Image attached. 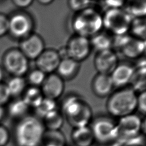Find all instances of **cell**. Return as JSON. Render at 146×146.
Listing matches in <instances>:
<instances>
[{
  "mask_svg": "<svg viewBox=\"0 0 146 146\" xmlns=\"http://www.w3.org/2000/svg\"><path fill=\"white\" fill-rule=\"evenodd\" d=\"M145 60L144 59L140 60L137 66L135 67V71L130 82L131 87L136 92L140 93L145 91Z\"/></svg>",
  "mask_w": 146,
  "mask_h": 146,
  "instance_id": "20",
  "label": "cell"
},
{
  "mask_svg": "<svg viewBox=\"0 0 146 146\" xmlns=\"http://www.w3.org/2000/svg\"><path fill=\"white\" fill-rule=\"evenodd\" d=\"M29 108L22 99H17L9 104L7 112L10 117L19 120L27 116Z\"/></svg>",
  "mask_w": 146,
  "mask_h": 146,
  "instance_id": "24",
  "label": "cell"
},
{
  "mask_svg": "<svg viewBox=\"0 0 146 146\" xmlns=\"http://www.w3.org/2000/svg\"><path fill=\"white\" fill-rule=\"evenodd\" d=\"M46 77L45 73L36 68L29 73L27 80L31 84V86L39 87L42 86Z\"/></svg>",
  "mask_w": 146,
  "mask_h": 146,
  "instance_id": "30",
  "label": "cell"
},
{
  "mask_svg": "<svg viewBox=\"0 0 146 146\" xmlns=\"http://www.w3.org/2000/svg\"><path fill=\"white\" fill-rule=\"evenodd\" d=\"M136 92L130 87L120 88L112 92L106 103L109 114L113 117H121L133 113L137 107Z\"/></svg>",
  "mask_w": 146,
  "mask_h": 146,
  "instance_id": "3",
  "label": "cell"
},
{
  "mask_svg": "<svg viewBox=\"0 0 146 146\" xmlns=\"http://www.w3.org/2000/svg\"><path fill=\"white\" fill-rule=\"evenodd\" d=\"M58 54L60 59V60L69 58L68 53L67 51V49L66 48V46H62L59 48L58 50H57Z\"/></svg>",
  "mask_w": 146,
  "mask_h": 146,
  "instance_id": "38",
  "label": "cell"
},
{
  "mask_svg": "<svg viewBox=\"0 0 146 146\" xmlns=\"http://www.w3.org/2000/svg\"><path fill=\"white\" fill-rule=\"evenodd\" d=\"M123 9L132 18H143L146 13V2L144 1L125 2Z\"/></svg>",
  "mask_w": 146,
  "mask_h": 146,
  "instance_id": "26",
  "label": "cell"
},
{
  "mask_svg": "<svg viewBox=\"0 0 146 146\" xmlns=\"http://www.w3.org/2000/svg\"><path fill=\"white\" fill-rule=\"evenodd\" d=\"M60 62L57 50L53 48H45L35 59L36 68L46 74H52L56 71Z\"/></svg>",
  "mask_w": 146,
  "mask_h": 146,
  "instance_id": "15",
  "label": "cell"
},
{
  "mask_svg": "<svg viewBox=\"0 0 146 146\" xmlns=\"http://www.w3.org/2000/svg\"><path fill=\"white\" fill-rule=\"evenodd\" d=\"M115 51L110 49L98 52L94 59V65L98 74L111 75L119 64Z\"/></svg>",
  "mask_w": 146,
  "mask_h": 146,
  "instance_id": "12",
  "label": "cell"
},
{
  "mask_svg": "<svg viewBox=\"0 0 146 146\" xmlns=\"http://www.w3.org/2000/svg\"><path fill=\"white\" fill-rule=\"evenodd\" d=\"M34 22L27 13L19 11L9 18V32L10 35L17 39L22 40L32 34Z\"/></svg>",
  "mask_w": 146,
  "mask_h": 146,
  "instance_id": "9",
  "label": "cell"
},
{
  "mask_svg": "<svg viewBox=\"0 0 146 146\" xmlns=\"http://www.w3.org/2000/svg\"><path fill=\"white\" fill-rule=\"evenodd\" d=\"M40 90L44 98L55 100L64 91V80L56 74H50L46 77Z\"/></svg>",
  "mask_w": 146,
  "mask_h": 146,
  "instance_id": "14",
  "label": "cell"
},
{
  "mask_svg": "<svg viewBox=\"0 0 146 146\" xmlns=\"http://www.w3.org/2000/svg\"><path fill=\"white\" fill-rule=\"evenodd\" d=\"M3 78V71L1 67H0V83H1V81Z\"/></svg>",
  "mask_w": 146,
  "mask_h": 146,
  "instance_id": "41",
  "label": "cell"
},
{
  "mask_svg": "<svg viewBox=\"0 0 146 146\" xmlns=\"http://www.w3.org/2000/svg\"><path fill=\"white\" fill-rule=\"evenodd\" d=\"M40 4L42 5H48L52 2H53V1L52 0H39L38 1Z\"/></svg>",
  "mask_w": 146,
  "mask_h": 146,
  "instance_id": "39",
  "label": "cell"
},
{
  "mask_svg": "<svg viewBox=\"0 0 146 146\" xmlns=\"http://www.w3.org/2000/svg\"><path fill=\"white\" fill-rule=\"evenodd\" d=\"M11 96L22 95L26 88V81L23 76H13L6 84Z\"/></svg>",
  "mask_w": 146,
  "mask_h": 146,
  "instance_id": "27",
  "label": "cell"
},
{
  "mask_svg": "<svg viewBox=\"0 0 146 146\" xmlns=\"http://www.w3.org/2000/svg\"><path fill=\"white\" fill-rule=\"evenodd\" d=\"M19 49L29 60H35L45 49L44 42L39 35L32 33L21 40Z\"/></svg>",
  "mask_w": 146,
  "mask_h": 146,
  "instance_id": "13",
  "label": "cell"
},
{
  "mask_svg": "<svg viewBox=\"0 0 146 146\" xmlns=\"http://www.w3.org/2000/svg\"><path fill=\"white\" fill-rule=\"evenodd\" d=\"M71 25L76 35L90 38L102 31V15L95 9L89 7L76 13Z\"/></svg>",
  "mask_w": 146,
  "mask_h": 146,
  "instance_id": "4",
  "label": "cell"
},
{
  "mask_svg": "<svg viewBox=\"0 0 146 146\" xmlns=\"http://www.w3.org/2000/svg\"><path fill=\"white\" fill-rule=\"evenodd\" d=\"M103 27L113 36L127 34L132 18L123 8L108 9L102 15Z\"/></svg>",
  "mask_w": 146,
  "mask_h": 146,
  "instance_id": "5",
  "label": "cell"
},
{
  "mask_svg": "<svg viewBox=\"0 0 146 146\" xmlns=\"http://www.w3.org/2000/svg\"><path fill=\"white\" fill-rule=\"evenodd\" d=\"M92 2L87 0H71L68 1V6L71 10L78 13L89 7Z\"/></svg>",
  "mask_w": 146,
  "mask_h": 146,
  "instance_id": "31",
  "label": "cell"
},
{
  "mask_svg": "<svg viewBox=\"0 0 146 146\" xmlns=\"http://www.w3.org/2000/svg\"><path fill=\"white\" fill-rule=\"evenodd\" d=\"M129 146H137V145H129Z\"/></svg>",
  "mask_w": 146,
  "mask_h": 146,
  "instance_id": "42",
  "label": "cell"
},
{
  "mask_svg": "<svg viewBox=\"0 0 146 146\" xmlns=\"http://www.w3.org/2000/svg\"><path fill=\"white\" fill-rule=\"evenodd\" d=\"M45 128L42 121L36 116L27 115L18 120L14 136L17 146H39Z\"/></svg>",
  "mask_w": 146,
  "mask_h": 146,
  "instance_id": "1",
  "label": "cell"
},
{
  "mask_svg": "<svg viewBox=\"0 0 146 146\" xmlns=\"http://www.w3.org/2000/svg\"><path fill=\"white\" fill-rule=\"evenodd\" d=\"M10 134L8 129L0 125V146H6L9 142Z\"/></svg>",
  "mask_w": 146,
  "mask_h": 146,
  "instance_id": "36",
  "label": "cell"
},
{
  "mask_svg": "<svg viewBox=\"0 0 146 146\" xmlns=\"http://www.w3.org/2000/svg\"><path fill=\"white\" fill-rule=\"evenodd\" d=\"M62 113L73 128L88 126L92 112L91 107L82 98L76 95L67 97L62 104Z\"/></svg>",
  "mask_w": 146,
  "mask_h": 146,
  "instance_id": "2",
  "label": "cell"
},
{
  "mask_svg": "<svg viewBox=\"0 0 146 146\" xmlns=\"http://www.w3.org/2000/svg\"><path fill=\"white\" fill-rule=\"evenodd\" d=\"M80 68V63L69 58L60 60L56 69L57 74L63 80L74 78Z\"/></svg>",
  "mask_w": 146,
  "mask_h": 146,
  "instance_id": "18",
  "label": "cell"
},
{
  "mask_svg": "<svg viewBox=\"0 0 146 146\" xmlns=\"http://www.w3.org/2000/svg\"><path fill=\"white\" fill-rule=\"evenodd\" d=\"M135 67L128 63H119L110 75L114 87L123 88L130 83Z\"/></svg>",
  "mask_w": 146,
  "mask_h": 146,
  "instance_id": "16",
  "label": "cell"
},
{
  "mask_svg": "<svg viewBox=\"0 0 146 146\" xmlns=\"http://www.w3.org/2000/svg\"><path fill=\"white\" fill-rule=\"evenodd\" d=\"M66 46L69 57L79 63L89 56L92 49L90 38L76 34L70 38Z\"/></svg>",
  "mask_w": 146,
  "mask_h": 146,
  "instance_id": "11",
  "label": "cell"
},
{
  "mask_svg": "<svg viewBox=\"0 0 146 146\" xmlns=\"http://www.w3.org/2000/svg\"><path fill=\"white\" fill-rule=\"evenodd\" d=\"M22 99L29 107L36 108L44 98L42 92L39 87L30 86L23 92Z\"/></svg>",
  "mask_w": 146,
  "mask_h": 146,
  "instance_id": "23",
  "label": "cell"
},
{
  "mask_svg": "<svg viewBox=\"0 0 146 146\" xmlns=\"http://www.w3.org/2000/svg\"><path fill=\"white\" fill-rule=\"evenodd\" d=\"M9 32V17L0 13V37L5 35Z\"/></svg>",
  "mask_w": 146,
  "mask_h": 146,
  "instance_id": "35",
  "label": "cell"
},
{
  "mask_svg": "<svg viewBox=\"0 0 146 146\" xmlns=\"http://www.w3.org/2000/svg\"><path fill=\"white\" fill-rule=\"evenodd\" d=\"M74 146H92L95 141L90 127L73 128L71 135Z\"/></svg>",
  "mask_w": 146,
  "mask_h": 146,
  "instance_id": "19",
  "label": "cell"
},
{
  "mask_svg": "<svg viewBox=\"0 0 146 146\" xmlns=\"http://www.w3.org/2000/svg\"><path fill=\"white\" fill-rule=\"evenodd\" d=\"M112 47L124 56L131 59L139 58L145 50V40L136 38L128 33L112 37Z\"/></svg>",
  "mask_w": 146,
  "mask_h": 146,
  "instance_id": "6",
  "label": "cell"
},
{
  "mask_svg": "<svg viewBox=\"0 0 146 146\" xmlns=\"http://www.w3.org/2000/svg\"><path fill=\"white\" fill-rule=\"evenodd\" d=\"M11 97L6 84L0 83V106L6 104Z\"/></svg>",
  "mask_w": 146,
  "mask_h": 146,
  "instance_id": "32",
  "label": "cell"
},
{
  "mask_svg": "<svg viewBox=\"0 0 146 146\" xmlns=\"http://www.w3.org/2000/svg\"><path fill=\"white\" fill-rule=\"evenodd\" d=\"M34 109L36 116L39 119H43L47 115L57 110V104L55 100L44 97L40 103Z\"/></svg>",
  "mask_w": 146,
  "mask_h": 146,
  "instance_id": "28",
  "label": "cell"
},
{
  "mask_svg": "<svg viewBox=\"0 0 146 146\" xmlns=\"http://www.w3.org/2000/svg\"><path fill=\"white\" fill-rule=\"evenodd\" d=\"M141 123L140 116L134 113L119 118L116 123V140L124 143L142 133Z\"/></svg>",
  "mask_w": 146,
  "mask_h": 146,
  "instance_id": "8",
  "label": "cell"
},
{
  "mask_svg": "<svg viewBox=\"0 0 146 146\" xmlns=\"http://www.w3.org/2000/svg\"><path fill=\"white\" fill-rule=\"evenodd\" d=\"M129 31L132 33V36L145 40L146 32L145 18H132Z\"/></svg>",
  "mask_w": 146,
  "mask_h": 146,
  "instance_id": "29",
  "label": "cell"
},
{
  "mask_svg": "<svg viewBox=\"0 0 146 146\" xmlns=\"http://www.w3.org/2000/svg\"><path fill=\"white\" fill-rule=\"evenodd\" d=\"M29 60L19 48L7 50L3 55L2 64L4 69L13 76H23L28 71Z\"/></svg>",
  "mask_w": 146,
  "mask_h": 146,
  "instance_id": "7",
  "label": "cell"
},
{
  "mask_svg": "<svg viewBox=\"0 0 146 146\" xmlns=\"http://www.w3.org/2000/svg\"><path fill=\"white\" fill-rule=\"evenodd\" d=\"M42 123L46 130H60L64 123V117L57 109L45 116Z\"/></svg>",
  "mask_w": 146,
  "mask_h": 146,
  "instance_id": "25",
  "label": "cell"
},
{
  "mask_svg": "<svg viewBox=\"0 0 146 146\" xmlns=\"http://www.w3.org/2000/svg\"><path fill=\"white\" fill-rule=\"evenodd\" d=\"M41 144L42 146H66V137L60 130H45Z\"/></svg>",
  "mask_w": 146,
  "mask_h": 146,
  "instance_id": "22",
  "label": "cell"
},
{
  "mask_svg": "<svg viewBox=\"0 0 146 146\" xmlns=\"http://www.w3.org/2000/svg\"><path fill=\"white\" fill-rule=\"evenodd\" d=\"M5 115V110L3 107L0 106V121L3 119Z\"/></svg>",
  "mask_w": 146,
  "mask_h": 146,
  "instance_id": "40",
  "label": "cell"
},
{
  "mask_svg": "<svg viewBox=\"0 0 146 146\" xmlns=\"http://www.w3.org/2000/svg\"><path fill=\"white\" fill-rule=\"evenodd\" d=\"M95 141L109 144L116 140V123L111 119L100 116L95 119L90 127Z\"/></svg>",
  "mask_w": 146,
  "mask_h": 146,
  "instance_id": "10",
  "label": "cell"
},
{
  "mask_svg": "<svg viewBox=\"0 0 146 146\" xmlns=\"http://www.w3.org/2000/svg\"><path fill=\"white\" fill-rule=\"evenodd\" d=\"M13 3L19 9H25L29 7L33 2L31 0H13Z\"/></svg>",
  "mask_w": 146,
  "mask_h": 146,
  "instance_id": "37",
  "label": "cell"
},
{
  "mask_svg": "<svg viewBox=\"0 0 146 146\" xmlns=\"http://www.w3.org/2000/svg\"><path fill=\"white\" fill-rule=\"evenodd\" d=\"M141 114L145 115L146 111V94L145 91L141 92L137 95V107Z\"/></svg>",
  "mask_w": 146,
  "mask_h": 146,
  "instance_id": "33",
  "label": "cell"
},
{
  "mask_svg": "<svg viewBox=\"0 0 146 146\" xmlns=\"http://www.w3.org/2000/svg\"><path fill=\"white\" fill-rule=\"evenodd\" d=\"M125 1H101V6L105 11L108 9L121 8L124 6Z\"/></svg>",
  "mask_w": 146,
  "mask_h": 146,
  "instance_id": "34",
  "label": "cell"
},
{
  "mask_svg": "<svg viewBox=\"0 0 146 146\" xmlns=\"http://www.w3.org/2000/svg\"><path fill=\"white\" fill-rule=\"evenodd\" d=\"M114 87L110 75L98 74L94 76L91 82V88L93 92L100 98L109 96Z\"/></svg>",
  "mask_w": 146,
  "mask_h": 146,
  "instance_id": "17",
  "label": "cell"
},
{
  "mask_svg": "<svg viewBox=\"0 0 146 146\" xmlns=\"http://www.w3.org/2000/svg\"><path fill=\"white\" fill-rule=\"evenodd\" d=\"M92 48L97 52L105 51L112 48V37L107 33L100 31L90 39Z\"/></svg>",
  "mask_w": 146,
  "mask_h": 146,
  "instance_id": "21",
  "label": "cell"
}]
</instances>
